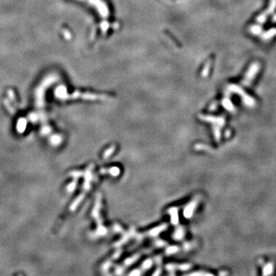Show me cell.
Listing matches in <instances>:
<instances>
[{"mask_svg": "<svg viewBox=\"0 0 276 276\" xmlns=\"http://www.w3.org/2000/svg\"><path fill=\"white\" fill-rule=\"evenodd\" d=\"M199 201H200V198H199V197L195 198L193 201L190 202V203L188 206H186L184 212H183V214H184V216H186V218H190V217L193 216V212H194L195 208H196L197 204H198Z\"/></svg>", "mask_w": 276, "mask_h": 276, "instance_id": "5b68a950", "label": "cell"}, {"mask_svg": "<svg viewBox=\"0 0 276 276\" xmlns=\"http://www.w3.org/2000/svg\"><path fill=\"white\" fill-rule=\"evenodd\" d=\"M28 118H29V120H30L31 121L33 122V123H35V122L37 121V120H38V115L35 114H34V113H32V114H31L28 115Z\"/></svg>", "mask_w": 276, "mask_h": 276, "instance_id": "5bb4252c", "label": "cell"}, {"mask_svg": "<svg viewBox=\"0 0 276 276\" xmlns=\"http://www.w3.org/2000/svg\"><path fill=\"white\" fill-rule=\"evenodd\" d=\"M8 95H9V97H10L11 98V99H14V93H13V91H11V90H9L8 91Z\"/></svg>", "mask_w": 276, "mask_h": 276, "instance_id": "d6986e66", "label": "cell"}, {"mask_svg": "<svg viewBox=\"0 0 276 276\" xmlns=\"http://www.w3.org/2000/svg\"><path fill=\"white\" fill-rule=\"evenodd\" d=\"M226 91L229 92L230 94L234 93L241 97L243 103L246 106L249 107V108H253L255 105V101L254 98L249 96L248 94H246V91L240 86H238L236 85H229L226 88Z\"/></svg>", "mask_w": 276, "mask_h": 276, "instance_id": "6da1fadb", "label": "cell"}, {"mask_svg": "<svg viewBox=\"0 0 276 276\" xmlns=\"http://www.w3.org/2000/svg\"><path fill=\"white\" fill-rule=\"evenodd\" d=\"M222 104H223V106L229 111L234 112L236 110V108H235L234 105H233V102L231 101V99H230V93L227 91H226V96L223 98Z\"/></svg>", "mask_w": 276, "mask_h": 276, "instance_id": "8992f818", "label": "cell"}, {"mask_svg": "<svg viewBox=\"0 0 276 276\" xmlns=\"http://www.w3.org/2000/svg\"><path fill=\"white\" fill-rule=\"evenodd\" d=\"M183 236H184V231L182 228L178 229V230H176V233H175V238L178 239L183 238Z\"/></svg>", "mask_w": 276, "mask_h": 276, "instance_id": "4fadbf2b", "label": "cell"}, {"mask_svg": "<svg viewBox=\"0 0 276 276\" xmlns=\"http://www.w3.org/2000/svg\"><path fill=\"white\" fill-rule=\"evenodd\" d=\"M110 173H111L114 176H116V175H117L119 173V169L116 168V167H113V168L110 170Z\"/></svg>", "mask_w": 276, "mask_h": 276, "instance_id": "2e32d148", "label": "cell"}, {"mask_svg": "<svg viewBox=\"0 0 276 276\" xmlns=\"http://www.w3.org/2000/svg\"><path fill=\"white\" fill-rule=\"evenodd\" d=\"M169 213L171 214L172 223L176 224V223L178 222V216H177V211H176V208L170 209V210H169Z\"/></svg>", "mask_w": 276, "mask_h": 276, "instance_id": "8fae6325", "label": "cell"}, {"mask_svg": "<svg viewBox=\"0 0 276 276\" xmlns=\"http://www.w3.org/2000/svg\"><path fill=\"white\" fill-rule=\"evenodd\" d=\"M260 70V65L258 62H253L246 72L244 78L242 80V85L245 87L249 86Z\"/></svg>", "mask_w": 276, "mask_h": 276, "instance_id": "7a4b0ae2", "label": "cell"}, {"mask_svg": "<svg viewBox=\"0 0 276 276\" xmlns=\"http://www.w3.org/2000/svg\"><path fill=\"white\" fill-rule=\"evenodd\" d=\"M75 186H76V183H71V184L68 186V191H70V192L73 191L74 189L75 188Z\"/></svg>", "mask_w": 276, "mask_h": 276, "instance_id": "ac0fdd59", "label": "cell"}, {"mask_svg": "<svg viewBox=\"0 0 276 276\" xmlns=\"http://www.w3.org/2000/svg\"><path fill=\"white\" fill-rule=\"evenodd\" d=\"M249 30H250V32H251V33H252L253 35H256L261 34L262 31V27L260 25H252V26L250 27Z\"/></svg>", "mask_w": 276, "mask_h": 276, "instance_id": "30bf717a", "label": "cell"}, {"mask_svg": "<svg viewBox=\"0 0 276 276\" xmlns=\"http://www.w3.org/2000/svg\"><path fill=\"white\" fill-rule=\"evenodd\" d=\"M27 127V120L25 118H20L17 122V130L19 133H23Z\"/></svg>", "mask_w": 276, "mask_h": 276, "instance_id": "52a82bcc", "label": "cell"}, {"mask_svg": "<svg viewBox=\"0 0 276 276\" xmlns=\"http://www.w3.org/2000/svg\"><path fill=\"white\" fill-rule=\"evenodd\" d=\"M200 117L206 121H210L215 124L213 128L222 127L225 124V119L223 117H213V116H201Z\"/></svg>", "mask_w": 276, "mask_h": 276, "instance_id": "277c9868", "label": "cell"}, {"mask_svg": "<svg viewBox=\"0 0 276 276\" xmlns=\"http://www.w3.org/2000/svg\"><path fill=\"white\" fill-rule=\"evenodd\" d=\"M62 141V137L58 135H54L51 138V143L53 145H58Z\"/></svg>", "mask_w": 276, "mask_h": 276, "instance_id": "7c38bea8", "label": "cell"}, {"mask_svg": "<svg viewBox=\"0 0 276 276\" xmlns=\"http://www.w3.org/2000/svg\"><path fill=\"white\" fill-rule=\"evenodd\" d=\"M276 8V0H271V2H270L269 5H268V8L264 12H262V14H260L257 18H256V21L258 22V24H262L264 22H265V21L267 20V17H268V15H270L271 13H272L274 10H275Z\"/></svg>", "mask_w": 276, "mask_h": 276, "instance_id": "3957f363", "label": "cell"}, {"mask_svg": "<svg viewBox=\"0 0 276 276\" xmlns=\"http://www.w3.org/2000/svg\"><path fill=\"white\" fill-rule=\"evenodd\" d=\"M272 22H276V15H274V17H273V18H272Z\"/></svg>", "mask_w": 276, "mask_h": 276, "instance_id": "ffe728a7", "label": "cell"}, {"mask_svg": "<svg viewBox=\"0 0 276 276\" xmlns=\"http://www.w3.org/2000/svg\"><path fill=\"white\" fill-rule=\"evenodd\" d=\"M50 132H51V129H50V127H49L45 126V127H44L43 128H42V133H43V134H48V133H49Z\"/></svg>", "mask_w": 276, "mask_h": 276, "instance_id": "9a60e30c", "label": "cell"}, {"mask_svg": "<svg viewBox=\"0 0 276 276\" xmlns=\"http://www.w3.org/2000/svg\"><path fill=\"white\" fill-rule=\"evenodd\" d=\"M276 35V28H273L269 29V30L266 31L262 35V39L264 40H268L271 38H272L274 35Z\"/></svg>", "mask_w": 276, "mask_h": 276, "instance_id": "ba28073f", "label": "cell"}, {"mask_svg": "<svg viewBox=\"0 0 276 276\" xmlns=\"http://www.w3.org/2000/svg\"><path fill=\"white\" fill-rule=\"evenodd\" d=\"M273 271H274V266L271 263H268L267 265L263 267V270H262V274L263 275H269V274H271L273 273Z\"/></svg>", "mask_w": 276, "mask_h": 276, "instance_id": "9c48e42d", "label": "cell"}, {"mask_svg": "<svg viewBox=\"0 0 276 276\" xmlns=\"http://www.w3.org/2000/svg\"><path fill=\"white\" fill-rule=\"evenodd\" d=\"M210 63H208L207 65H206V68H205V70L203 71V75L204 76H206V75H208L209 73V70H210Z\"/></svg>", "mask_w": 276, "mask_h": 276, "instance_id": "e0dca14e", "label": "cell"}]
</instances>
